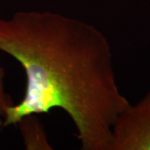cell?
I'll return each instance as SVG.
<instances>
[{
    "label": "cell",
    "instance_id": "obj_2",
    "mask_svg": "<svg viewBox=\"0 0 150 150\" xmlns=\"http://www.w3.org/2000/svg\"><path fill=\"white\" fill-rule=\"evenodd\" d=\"M111 150H150V91L118 114L112 126Z\"/></svg>",
    "mask_w": 150,
    "mask_h": 150
},
{
    "label": "cell",
    "instance_id": "obj_3",
    "mask_svg": "<svg viewBox=\"0 0 150 150\" xmlns=\"http://www.w3.org/2000/svg\"><path fill=\"white\" fill-rule=\"evenodd\" d=\"M36 116V114L25 116L15 124L20 130L24 146L26 149H52L44 129Z\"/></svg>",
    "mask_w": 150,
    "mask_h": 150
},
{
    "label": "cell",
    "instance_id": "obj_1",
    "mask_svg": "<svg viewBox=\"0 0 150 150\" xmlns=\"http://www.w3.org/2000/svg\"><path fill=\"white\" fill-rule=\"evenodd\" d=\"M0 51L21 64L25 94L3 126L30 114L64 110L83 150H111L112 126L130 103L120 92L112 48L98 28L49 11H20L0 18Z\"/></svg>",
    "mask_w": 150,
    "mask_h": 150
},
{
    "label": "cell",
    "instance_id": "obj_4",
    "mask_svg": "<svg viewBox=\"0 0 150 150\" xmlns=\"http://www.w3.org/2000/svg\"><path fill=\"white\" fill-rule=\"evenodd\" d=\"M4 80L5 70L0 64V122L1 120L4 121L7 110L14 104L10 95L6 92Z\"/></svg>",
    "mask_w": 150,
    "mask_h": 150
}]
</instances>
